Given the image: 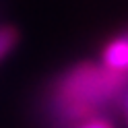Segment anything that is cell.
Returning <instances> with one entry per match:
<instances>
[{"label": "cell", "instance_id": "6da1fadb", "mask_svg": "<svg viewBox=\"0 0 128 128\" xmlns=\"http://www.w3.org/2000/svg\"><path fill=\"white\" fill-rule=\"evenodd\" d=\"M128 74L101 64L78 62L52 78L39 101V116L48 128H74L95 116H120Z\"/></svg>", "mask_w": 128, "mask_h": 128}, {"label": "cell", "instance_id": "7a4b0ae2", "mask_svg": "<svg viewBox=\"0 0 128 128\" xmlns=\"http://www.w3.org/2000/svg\"><path fill=\"white\" fill-rule=\"evenodd\" d=\"M101 66L114 72L128 74V35L126 31L114 37L101 52Z\"/></svg>", "mask_w": 128, "mask_h": 128}, {"label": "cell", "instance_id": "3957f363", "mask_svg": "<svg viewBox=\"0 0 128 128\" xmlns=\"http://www.w3.org/2000/svg\"><path fill=\"white\" fill-rule=\"evenodd\" d=\"M19 44V31L12 25H0V62L8 58Z\"/></svg>", "mask_w": 128, "mask_h": 128}, {"label": "cell", "instance_id": "277c9868", "mask_svg": "<svg viewBox=\"0 0 128 128\" xmlns=\"http://www.w3.org/2000/svg\"><path fill=\"white\" fill-rule=\"evenodd\" d=\"M74 128H116V122L114 118H108V116H95V118H89L85 122L76 124Z\"/></svg>", "mask_w": 128, "mask_h": 128}, {"label": "cell", "instance_id": "5b68a950", "mask_svg": "<svg viewBox=\"0 0 128 128\" xmlns=\"http://www.w3.org/2000/svg\"><path fill=\"white\" fill-rule=\"evenodd\" d=\"M120 116L124 118V122H126V128H128V89H126L124 97H122V106H120Z\"/></svg>", "mask_w": 128, "mask_h": 128}, {"label": "cell", "instance_id": "8992f818", "mask_svg": "<svg viewBox=\"0 0 128 128\" xmlns=\"http://www.w3.org/2000/svg\"><path fill=\"white\" fill-rule=\"evenodd\" d=\"M126 35H128V29H126Z\"/></svg>", "mask_w": 128, "mask_h": 128}]
</instances>
